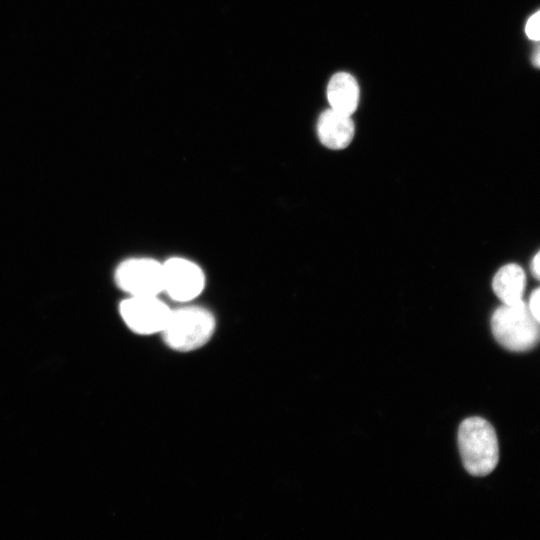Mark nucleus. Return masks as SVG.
<instances>
[{
  "instance_id": "nucleus-1",
  "label": "nucleus",
  "mask_w": 540,
  "mask_h": 540,
  "mask_svg": "<svg viewBox=\"0 0 540 540\" xmlns=\"http://www.w3.org/2000/svg\"><path fill=\"white\" fill-rule=\"evenodd\" d=\"M458 447L464 468L474 476H485L496 467L499 446L493 426L480 417L462 421L458 429Z\"/></svg>"
},
{
  "instance_id": "nucleus-2",
  "label": "nucleus",
  "mask_w": 540,
  "mask_h": 540,
  "mask_svg": "<svg viewBox=\"0 0 540 540\" xmlns=\"http://www.w3.org/2000/svg\"><path fill=\"white\" fill-rule=\"evenodd\" d=\"M215 327V318L209 310L200 306H184L171 310L161 334L170 349L185 353L207 344Z\"/></svg>"
},
{
  "instance_id": "nucleus-3",
  "label": "nucleus",
  "mask_w": 540,
  "mask_h": 540,
  "mask_svg": "<svg viewBox=\"0 0 540 540\" xmlns=\"http://www.w3.org/2000/svg\"><path fill=\"white\" fill-rule=\"evenodd\" d=\"M491 330L502 347L514 352L528 351L540 342V324L523 300L497 308L491 317Z\"/></svg>"
},
{
  "instance_id": "nucleus-4",
  "label": "nucleus",
  "mask_w": 540,
  "mask_h": 540,
  "mask_svg": "<svg viewBox=\"0 0 540 540\" xmlns=\"http://www.w3.org/2000/svg\"><path fill=\"white\" fill-rule=\"evenodd\" d=\"M115 281L130 296H157L163 291V265L149 258L128 259L116 269Z\"/></svg>"
},
{
  "instance_id": "nucleus-5",
  "label": "nucleus",
  "mask_w": 540,
  "mask_h": 540,
  "mask_svg": "<svg viewBox=\"0 0 540 540\" xmlns=\"http://www.w3.org/2000/svg\"><path fill=\"white\" fill-rule=\"evenodd\" d=\"M119 310L128 328L141 335L161 333L171 313L157 296H130L122 301Z\"/></svg>"
},
{
  "instance_id": "nucleus-6",
  "label": "nucleus",
  "mask_w": 540,
  "mask_h": 540,
  "mask_svg": "<svg viewBox=\"0 0 540 540\" xmlns=\"http://www.w3.org/2000/svg\"><path fill=\"white\" fill-rule=\"evenodd\" d=\"M163 265V291L170 298L186 302L203 290L205 279L199 266L184 258H171Z\"/></svg>"
},
{
  "instance_id": "nucleus-7",
  "label": "nucleus",
  "mask_w": 540,
  "mask_h": 540,
  "mask_svg": "<svg viewBox=\"0 0 540 540\" xmlns=\"http://www.w3.org/2000/svg\"><path fill=\"white\" fill-rule=\"evenodd\" d=\"M354 123L350 115L332 108L323 111L317 121L320 142L334 150L346 148L354 137Z\"/></svg>"
},
{
  "instance_id": "nucleus-8",
  "label": "nucleus",
  "mask_w": 540,
  "mask_h": 540,
  "mask_svg": "<svg viewBox=\"0 0 540 540\" xmlns=\"http://www.w3.org/2000/svg\"><path fill=\"white\" fill-rule=\"evenodd\" d=\"M327 99L332 109L351 116L359 101L355 78L346 72L334 74L327 85Z\"/></svg>"
},
{
  "instance_id": "nucleus-9",
  "label": "nucleus",
  "mask_w": 540,
  "mask_h": 540,
  "mask_svg": "<svg viewBox=\"0 0 540 540\" xmlns=\"http://www.w3.org/2000/svg\"><path fill=\"white\" fill-rule=\"evenodd\" d=\"M526 286L524 270L517 264L510 263L501 267L492 280L495 295L503 304L511 305L522 300Z\"/></svg>"
},
{
  "instance_id": "nucleus-10",
  "label": "nucleus",
  "mask_w": 540,
  "mask_h": 540,
  "mask_svg": "<svg viewBox=\"0 0 540 540\" xmlns=\"http://www.w3.org/2000/svg\"><path fill=\"white\" fill-rule=\"evenodd\" d=\"M525 33L529 39L540 41V10L527 20Z\"/></svg>"
},
{
  "instance_id": "nucleus-11",
  "label": "nucleus",
  "mask_w": 540,
  "mask_h": 540,
  "mask_svg": "<svg viewBox=\"0 0 540 540\" xmlns=\"http://www.w3.org/2000/svg\"><path fill=\"white\" fill-rule=\"evenodd\" d=\"M528 308L535 318V320L540 324V287L535 289L529 298Z\"/></svg>"
},
{
  "instance_id": "nucleus-12",
  "label": "nucleus",
  "mask_w": 540,
  "mask_h": 540,
  "mask_svg": "<svg viewBox=\"0 0 540 540\" xmlns=\"http://www.w3.org/2000/svg\"><path fill=\"white\" fill-rule=\"evenodd\" d=\"M530 268L533 276L540 281V250L533 257Z\"/></svg>"
},
{
  "instance_id": "nucleus-13",
  "label": "nucleus",
  "mask_w": 540,
  "mask_h": 540,
  "mask_svg": "<svg viewBox=\"0 0 540 540\" xmlns=\"http://www.w3.org/2000/svg\"><path fill=\"white\" fill-rule=\"evenodd\" d=\"M532 64L536 68H540V45L536 47V49L534 50L532 54Z\"/></svg>"
}]
</instances>
